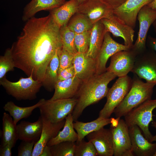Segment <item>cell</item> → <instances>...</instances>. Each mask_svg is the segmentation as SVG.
<instances>
[{"instance_id":"1","label":"cell","mask_w":156,"mask_h":156,"mask_svg":"<svg viewBox=\"0 0 156 156\" xmlns=\"http://www.w3.org/2000/svg\"><path fill=\"white\" fill-rule=\"evenodd\" d=\"M60 28L50 13L27 21L11 47L15 67L42 82L49 63L62 47Z\"/></svg>"},{"instance_id":"2","label":"cell","mask_w":156,"mask_h":156,"mask_svg":"<svg viewBox=\"0 0 156 156\" xmlns=\"http://www.w3.org/2000/svg\"><path fill=\"white\" fill-rule=\"evenodd\" d=\"M116 77L106 71L82 81L75 97L77 102L72 113L74 121L77 120L86 107L106 96L109 90L108 84Z\"/></svg>"},{"instance_id":"3","label":"cell","mask_w":156,"mask_h":156,"mask_svg":"<svg viewBox=\"0 0 156 156\" xmlns=\"http://www.w3.org/2000/svg\"><path fill=\"white\" fill-rule=\"evenodd\" d=\"M156 85L144 82L133 74L131 88L120 104L114 109L116 118H120L145 101L151 99L154 87Z\"/></svg>"},{"instance_id":"4","label":"cell","mask_w":156,"mask_h":156,"mask_svg":"<svg viewBox=\"0 0 156 156\" xmlns=\"http://www.w3.org/2000/svg\"><path fill=\"white\" fill-rule=\"evenodd\" d=\"M0 84L8 94L19 101L35 99L42 86V82L34 80L31 75L28 77H22L15 82L9 81L5 76L0 79Z\"/></svg>"},{"instance_id":"5","label":"cell","mask_w":156,"mask_h":156,"mask_svg":"<svg viewBox=\"0 0 156 156\" xmlns=\"http://www.w3.org/2000/svg\"><path fill=\"white\" fill-rule=\"evenodd\" d=\"M156 108V99L148 100L134 108L124 117L129 127L137 125L145 137L150 142L153 135L149 129L150 123L153 121V112Z\"/></svg>"},{"instance_id":"6","label":"cell","mask_w":156,"mask_h":156,"mask_svg":"<svg viewBox=\"0 0 156 156\" xmlns=\"http://www.w3.org/2000/svg\"><path fill=\"white\" fill-rule=\"evenodd\" d=\"M77 102L76 99L46 100L38 108L42 118L52 123H57L65 120L72 114Z\"/></svg>"},{"instance_id":"7","label":"cell","mask_w":156,"mask_h":156,"mask_svg":"<svg viewBox=\"0 0 156 156\" xmlns=\"http://www.w3.org/2000/svg\"><path fill=\"white\" fill-rule=\"evenodd\" d=\"M132 79L127 75L118 77L107 94V101L100 111L99 117L109 118L115 109L123 101L131 86Z\"/></svg>"},{"instance_id":"8","label":"cell","mask_w":156,"mask_h":156,"mask_svg":"<svg viewBox=\"0 0 156 156\" xmlns=\"http://www.w3.org/2000/svg\"><path fill=\"white\" fill-rule=\"evenodd\" d=\"M131 72L146 82L156 85V53L150 49L137 55Z\"/></svg>"},{"instance_id":"9","label":"cell","mask_w":156,"mask_h":156,"mask_svg":"<svg viewBox=\"0 0 156 156\" xmlns=\"http://www.w3.org/2000/svg\"><path fill=\"white\" fill-rule=\"evenodd\" d=\"M137 19L139 21V30L137 38L131 49L138 55L146 50L147 35L151 25L156 20V9L145 5L138 12Z\"/></svg>"},{"instance_id":"10","label":"cell","mask_w":156,"mask_h":156,"mask_svg":"<svg viewBox=\"0 0 156 156\" xmlns=\"http://www.w3.org/2000/svg\"><path fill=\"white\" fill-rule=\"evenodd\" d=\"M112 134L114 156H134L129 132V127L123 119L118 126L110 127Z\"/></svg>"},{"instance_id":"11","label":"cell","mask_w":156,"mask_h":156,"mask_svg":"<svg viewBox=\"0 0 156 156\" xmlns=\"http://www.w3.org/2000/svg\"><path fill=\"white\" fill-rule=\"evenodd\" d=\"M137 55L131 49L117 52L111 57L107 71L118 77L127 76L133 68Z\"/></svg>"},{"instance_id":"12","label":"cell","mask_w":156,"mask_h":156,"mask_svg":"<svg viewBox=\"0 0 156 156\" xmlns=\"http://www.w3.org/2000/svg\"><path fill=\"white\" fill-rule=\"evenodd\" d=\"M114 9L102 0H86L79 4L77 12L86 16L93 24L114 15Z\"/></svg>"},{"instance_id":"13","label":"cell","mask_w":156,"mask_h":156,"mask_svg":"<svg viewBox=\"0 0 156 156\" xmlns=\"http://www.w3.org/2000/svg\"><path fill=\"white\" fill-rule=\"evenodd\" d=\"M129 47L118 43L112 39L109 32L105 34L103 42L95 59L96 64V75L107 71L106 64L110 57L117 52L131 49Z\"/></svg>"},{"instance_id":"14","label":"cell","mask_w":156,"mask_h":156,"mask_svg":"<svg viewBox=\"0 0 156 156\" xmlns=\"http://www.w3.org/2000/svg\"><path fill=\"white\" fill-rule=\"evenodd\" d=\"M154 0H127L113 10L114 14L126 24L134 28L140 10Z\"/></svg>"},{"instance_id":"15","label":"cell","mask_w":156,"mask_h":156,"mask_svg":"<svg viewBox=\"0 0 156 156\" xmlns=\"http://www.w3.org/2000/svg\"><path fill=\"white\" fill-rule=\"evenodd\" d=\"M88 141L94 146L98 155L112 156L114 155V146L111 129L103 127L92 132L86 136Z\"/></svg>"},{"instance_id":"16","label":"cell","mask_w":156,"mask_h":156,"mask_svg":"<svg viewBox=\"0 0 156 156\" xmlns=\"http://www.w3.org/2000/svg\"><path fill=\"white\" fill-rule=\"evenodd\" d=\"M107 32L116 37L124 40V44L131 48L133 45L135 31L134 28L126 24L114 15L109 18L101 20Z\"/></svg>"},{"instance_id":"17","label":"cell","mask_w":156,"mask_h":156,"mask_svg":"<svg viewBox=\"0 0 156 156\" xmlns=\"http://www.w3.org/2000/svg\"><path fill=\"white\" fill-rule=\"evenodd\" d=\"M129 132L134 156L154 155L156 151V142L153 143L149 141L137 125L129 127Z\"/></svg>"},{"instance_id":"18","label":"cell","mask_w":156,"mask_h":156,"mask_svg":"<svg viewBox=\"0 0 156 156\" xmlns=\"http://www.w3.org/2000/svg\"><path fill=\"white\" fill-rule=\"evenodd\" d=\"M73 65L75 76L82 81L96 75V64L95 59L87 56V53L77 52L74 55Z\"/></svg>"},{"instance_id":"19","label":"cell","mask_w":156,"mask_h":156,"mask_svg":"<svg viewBox=\"0 0 156 156\" xmlns=\"http://www.w3.org/2000/svg\"><path fill=\"white\" fill-rule=\"evenodd\" d=\"M42 119V128L41 135L35 145L32 156H40L48 143L56 136L63 128L65 122V119L58 122L52 123L43 118Z\"/></svg>"},{"instance_id":"20","label":"cell","mask_w":156,"mask_h":156,"mask_svg":"<svg viewBox=\"0 0 156 156\" xmlns=\"http://www.w3.org/2000/svg\"><path fill=\"white\" fill-rule=\"evenodd\" d=\"M82 82V80L75 76L63 80H57L55 86L53 95L49 100L75 97Z\"/></svg>"},{"instance_id":"21","label":"cell","mask_w":156,"mask_h":156,"mask_svg":"<svg viewBox=\"0 0 156 156\" xmlns=\"http://www.w3.org/2000/svg\"><path fill=\"white\" fill-rule=\"evenodd\" d=\"M42 123V119L40 116L34 122L21 121L16 125L18 139L21 141L37 142L41 135Z\"/></svg>"},{"instance_id":"22","label":"cell","mask_w":156,"mask_h":156,"mask_svg":"<svg viewBox=\"0 0 156 156\" xmlns=\"http://www.w3.org/2000/svg\"><path fill=\"white\" fill-rule=\"evenodd\" d=\"M66 1L65 0H31L24 9L22 19L27 21L38 12L51 10L61 6Z\"/></svg>"},{"instance_id":"23","label":"cell","mask_w":156,"mask_h":156,"mask_svg":"<svg viewBox=\"0 0 156 156\" xmlns=\"http://www.w3.org/2000/svg\"><path fill=\"white\" fill-rule=\"evenodd\" d=\"M79 5L77 0H70L61 6L51 10L50 13L60 27L67 25L71 17L77 12Z\"/></svg>"},{"instance_id":"24","label":"cell","mask_w":156,"mask_h":156,"mask_svg":"<svg viewBox=\"0 0 156 156\" xmlns=\"http://www.w3.org/2000/svg\"><path fill=\"white\" fill-rule=\"evenodd\" d=\"M107 32L101 20L93 24L90 33L89 47L87 53V56L96 59L101 47Z\"/></svg>"},{"instance_id":"25","label":"cell","mask_w":156,"mask_h":156,"mask_svg":"<svg viewBox=\"0 0 156 156\" xmlns=\"http://www.w3.org/2000/svg\"><path fill=\"white\" fill-rule=\"evenodd\" d=\"M111 118L99 117L92 121L83 122L77 120L73 122V126L77 133L78 139L76 142L84 139L89 133L103 127L111 123Z\"/></svg>"},{"instance_id":"26","label":"cell","mask_w":156,"mask_h":156,"mask_svg":"<svg viewBox=\"0 0 156 156\" xmlns=\"http://www.w3.org/2000/svg\"><path fill=\"white\" fill-rule=\"evenodd\" d=\"M44 99H40L35 105L27 107H22L15 105L12 101L8 102L4 105V110L8 112L12 118L14 124L17 125L18 122L23 118H28L32 114L33 110L42 105L45 102Z\"/></svg>"},{"instance_id":"27","label":"cell","mask_w":156,"mask_h":156,"mask_svg":"<svg viewBox=\"0 0 156 156\" xmlns=\"http://www.w3.org/2000/svg\"><path fill=\"white\" fill-rule=\"evenodd\" d=\"M63 129L60 131L55 137L50 140L47 145L51 146L65 141L76 142L78 139L77 133L75 131L72 114H69L65 118Z\"/></svg>"},{"instance_id":"28","label":"cell","mask_w":156,"mask_h":156,"mask_svg":"<svg viewBox=\"0 0 156 156\" xmlns=\"http://www.w3.org/2000/svg\"><path fill=\"white\" fill-rule=\"evenodd\" d=\"M2 130L1 134V145L9 144L13 147L18 140L16 125L10 114L4 112L2 118Z\"/></svg>"},{"instance_id":"29","label":"cell","mask_w":156,"mask_h":156,"mask_svg":"<svg viewBox=\"0 0 156 156\" xmlns=\"http://www.w3.org/2000/svg\"><path fill=\"white\" fill-rule=\"evenodd\" d=\"M58 50L47 66L44 79L42 82V86L49 92H52L54 90L55 84L58 80V72L59 66Z\"/></svg>"},{"instance_id":"30","label":"cell","mask_w":156,"mask_h":156,"mask_svg":"<svg viewBox=\"0 0 156 156\" xmlns=\"http://www.w3.org/2000/svg\"><path fill=\"white\" fill-rule=\"evenodd\" d=\"M93 24L86 15L75 13L70 18L67 25L75 34H79L92 29Z\"/></svg>"},{"instance_id":"31","label":"cell","mask_w":156,"mask_h":156,"mask_svg":"<svg viewBox=\"0 0 156 156\" xmlns=\"http://www.w3.org/2000/svg\"><path fill=\"white\" fill-rule=\"evenodd\" d=\"M60 34L62 47L74 55L78 52L75 44V33L66 25L60 27Z\"/></svg>"},{"instance_id":"32","label":"cell","mask_w":156,"mask_h":156,"mask_svg":"<svg viewBox=\"0 0 156 156\" xmlns=\"http://www.w3.org/2000/svg\"><path fill=\"white\" fill-rule=\"evenodd\" d=\"M75 142H63L50 146L52 156H74Z\"/></svg>"},{"instance_id":"33","label":"cell","mask_w":156,"mask_h":156,"mask_svg":"<svg viewBox=\"0 0 156 156\" xmlns=\"http://www.w3.org/2000/svg\"><path fill=\"white\" fill-rule=\"evenodd\" d=\"M15 67L11 48H8L4 55L0 56V79L6 76L7 72L13 71Z\"/></svg>"},{"instance_id":"34","label":"cell","mask_w":156,"mask_h":156,"mask_svg":"<svg viewBox=\"0 0 156 156\" xmlns=\"http://www.w3.org/2000/svg\"><path fill=\"white\" fill-rule=\"evenodd\" d=\"M75 143L74 156H98L94 146L91 142H86L83 139Z\"/></svg>"},{"instance_id":"35","label":"cell","mask_w":156,"mask_h":156,"mask_svg":"<svg viewBox=\"0 0 156 156\" xmlns=\"http://www.w3.org/2000/svg\"><path fill=\"white\" fill-rule=\"evenodd\" d=\"M91 30L75 34V44L78 52L87 53L89 47Z\"/></svg>"},{"instance_id":"36","label":"cell","mask_w":156,"mask_h":156,"mask_svg":"<svg viewBox=\"0 0 156 156\" xmlns=\"http://www.w3.org/2000/svg\"><path fill=\"white\" fill-rule=\"evenodd\" d=\"M59 61V70L67 68L73 65L74 55L62 47L57 51Z\"/></svg>"},{"instance_id":"37","label":"cell","mask_w":156,"mask_h":156,"mask_svg":"<svg viewBox=\"0 0 156 156\" xmlns=\"http://www.w3.org/2000/svg\"><path fill=\"white\" fill-rule=\"evenodd\" d=\"M36 142L22 141L18 148V156H32Z\"/></svg>"},{"instance_id":"38","label":"cell","mask_w":156,"mask_h":156,"mask_svg":"<svg viewBox=\"0 0 156 156\" xmlns=\"http://www.w3.org/2000/svg\"><path fill=\"white\" fill-rule=\"evenodd\" d=\"M73 65L67 68L58 70V80H63L75 76Z\"/></svg>"},{"instance_id":"39","label":"cell","mask_w":156,"mask_h":156,"mask_svg":"<svg viewBox=\"0 0 156 156\" xmlns=\"http://www.w3.org/2000/svg\"><path fill=\"white\" fill-rule=\"evenodd\" d=\"M14 147L9 144L5 145H0V156H11L12 155V149Z\"/></svg>"},{"instance_id":"40","label":"cell","mask_w":156,"mask_h":156,"mask_svg":"<svg viewBox=\"0 0 156 156\" xmlns=\"http://www.w3.org/2000/svg\"><path fill=\"white\" fill-rule=\"evenodd\" d=\"M114 10L118 7L127 0H102Z\"/></svg>"},{"instance_id":"41","label":"cell","mask_w":156,"mask_h":156,"mask_svg":"<svg viewBox=\"0 0 156 156\" xmlns=\"http://www.w3.org/2000/svg\"><path fill=\"white\" fill-rule=\"evenodd\" d=\"M148 42V46L150 49L156 52V38L149 37Z\"/></svg>"},{"instance_id":"42","label":"cell","mask_w":156,"mask_h":156,"mask_svg":"<svg viewBox=\"0 0 156 156\" xmlns=\"http://www.w3.org/2000/svg\"><path fill=\"white\" fill-rule=\"evenodd\" d=\"M40 156H52L50 146L46 145L43 149Z\"/></svg>"},{"instance_id":"43","label":"cell","mask_w":156,"mask_h":156,"mask_svg":"<svg viewBox=\"0 0 156 156\" xmlns=\"http://www.w3.org/2000/svg\"><path fill=\"white\" fill-rule=\"evenodd\" d=\"M120 118H111L110 127L113 128L116 127L118 125L119 120Z\"/></svg>"},{"instance_id":"44","label":"cell","mask_w":156,"mask_h":156,"mask_svg":"<svg viewBox=\"0 0 156 156\" xmlns=\"http://www.w3.org/2000/svg\"><path fill=\"white\" fill-rule=\"evenodd\" d=\"M151 125L156 129V121H153L152 122ZM154 141L156 142V134L155 135L153 136L151 140V142H152Z\"/></svg>"},{"instance_id":"45","label":"cell","mask_w":156,"mask_h":156,"mask_svg":"<svg viewBox=\"0 0 156 156\" xmlns=\"http://www.w3.org/2000/svg\"><path fill=\"white\" fill-rule=\"evenodd\" d=\"M148 5L152 8L156 9V0H154Z\"/></svg>"},{"instance_id":"46","label":"cell","mask_w":156,"mask_h":156,"mask_svg":"<svg viewBox=\"0 0 156 156\" xmlns=\"http://www.w3.org/2000/svg\"><path fill=\"white\" fill-rule=\"evenodd\" d=\"M155 29L156 30V20L155 21L153 24Z\"/></svg>"},{"instance_id":"47","label":"cell","mask_w":156,"mask_h":156,"mask_svg":"<svg viewBox=\"0 0 156 156\" xmlns=\"http://www.w3.org/2000/svg\"><path fill=\"white\" fill-rule=\"evenodd\" d=\"M79 4L81 3L86 0H77Z\"/></svg>"},{"instance_id":"48","label":"cell","mask_w":156,"mask_h":156,"mask_svg":"<svg viewBox=\"0 0 156 156\" xmlns=\"http://www.w3.org/2000/svg\"><path fill=\"white\" fill-rule=\"evenodd\" d=\"M154 156H156V152H155Z\"/></svg>"}]
</instances>
